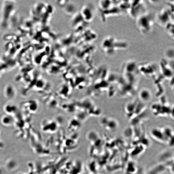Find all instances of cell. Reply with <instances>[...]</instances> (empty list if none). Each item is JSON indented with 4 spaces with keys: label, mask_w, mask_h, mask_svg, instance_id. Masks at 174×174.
<instances>
[{
    "label": "cell",
    "mask_w": 174,
    "mask_h": 174,
    "mask_svg": "<svg viewBox=\"0 0 174 174\" xmlns=\"http://www.w3.org/2000/svg\"><path fill=\"white\" fill-rule=\"evenodd\" d=\"M136 20V25L138 31L142 34L146 35L152 31L155 23V15L146 11L138 17Z\"/></svg>",
    "instance_id": "2"
},
{
    "label": "cell",
    "mask_w": 174,
    "mask_h": 174,
    "mask_svg": "<svg viewBox=\"0 0 174 174\" xmlns=\"http://www.w3.org/2000/svg\"><path fill=\"white\" fill-rule=\"evenodd\" d=\"M128 42L118 39L114 36L109 35L103 40L101 43L102 50L108 55H114L117 52L128 49Z\"/></svg>",
    "instance_id": "1"
},
{
    "label": "cell",
    "mask_w": 174,
    "mask_h": 174,
    "mask_svg": "<svg viewBox=\"0 0 174 174\" xmlns=\"http://www.w3.org/2000/svg\"><path fill=\"white\" fill-rule=\"evenodd\" d=\"M146 11V6L143 1H130L128 13L133 19L135 20Z\"/></svg>",
    "instance_id": "4"
},
{
    "label": "cell",
    "mask_w": 174,
    "mask_h": 174,
    "mask_svg": "<svg viewBox=\"0 0 174 174\" xmlns=\"http://www.w3.org/2000/svg\"><path fill=\"white\" fill-rule=\"evenodd\" d=\"M167 33L170 36L174 38V22L168 24L165 28Z\"/></svg>",
    "instance_id": "11"
},
{
    "label": "cell",
    "mask_w": 174,
    "mask_h": 174,
    "mask_svg": "<svg viewBox=\"0 0 174 174\" xmlns=\"http://www.w3.org/2000/svg\"><path fill=\"white\" fill-rule=\"evenodd\" d=\"M102 124L109 130H115L118 127V124L116 120L111 117H105L102 120Z\"/></svg>",
    "instance_id": "7"
},
{
    "label": "cell",
    "mask_w": 174,
    "mask_h": 174,
    "mask_svg": "<svg viewBox=\"0 0 174 174\" xmlns=\"http://www.w3.org/2000/svg\"><path fill=\"white\" fill-rule=\"evenodd\" d=\"M169 2L167 7L161 9L155 15V22L159 26L165 28L174 22V3Z\"/></svg>",
    "instance_id": "3"
},
{
    "label": "cell",
    "mask_w": 174,
    "mask_h": 174,
    "mask_svg": "<svg viewBox=\"0 0 174 174\" xmlns=\"http://www.w3.org/2000/svg\"><path fill=\"white\" fill-rule=\"evenodd\" d=\"M0 174H2V171L1 169H0Z\"/></svg>",
    "instance_id": "13"
},
{
    "label": "cell",
    "mask_w": 174,
    "mask_h": 174,
    "mask_svg": "<svg viewBox=\"0 0 174 174\" xmlns=\"http://www.w3.org/2000/svg\"><path fill=\"white\" fill-rule=\"evenodd\" d=\"M151 134L156 140L163 142H167L163 128L153 129L151 131Z\"/></svg>",
    "instance_id": "9"
},
{
    "label": "cell",
    "mask_w": 174,
    "mask_h": 174,
    "mask_svg": "<svg viewBox=\"0 0 174 174\" xmlns=\"http://www.w3.org/2000/svg\"><path fill=\"white\" fill-rule=\"evenodd\" d=\"M161 73L166 78H173V70L165 59H162L160 64Z\"/></svg>",
    "instance_id": "6"
},
{
    "label": "cell",
    "mask_w": 174,
    "mask_h": 174,
    "mask_svg": "<svg viewBox=\"0 0 174 174\" xmlns=\"http://www.w3.org/2000/svg\"><path fill=\"white\" fill-rule=\"evenodd\" d=\"M152 94L150 91L147 89H143L139 93V97L143 102H147L152 98Z\"/></svg>",
    "instance_id": "10"
},
{
    "label": "cell",
    "mask_w": 174,
    "mask_h": 174,
    "mask_svg": "<svg viewBox=\"0 0 174 174\" xmlns=\"http://www.w3.org/2000/svg\"><path fill=\"white\" fill-rule=\"evenodd\" d=\"M80 15L83 19L87 22H91L93 19L92 10L87 6H85L81 9Z\"/></svg>",
    "instance_id": "8"
},
{
    "label": "cell",
    "mask_w": 174,
    "mask_h": 174,
    "mask_svg": "<svg viewBox=\"0 0 174 174\" xmlns=\"http://www.w3.org/2000/svg\"><path fill=\"white\" fill-rule=\"evenodd\" d=\"M138 68L139 72L146 76L154 75L157 70L155 65L149 63L139 65Z\"/></svg>",
    "instance_id": "5"
},
{
    "label": "cell",
    "mask_w": 174,
    "mask_h": 174,
    "mask_svg": "<svg viewBox=\"0 0 174 174\" xmlns=\"http://www.w3.org/2000/svg\"><path fill=\"white\" fill-rule=\"evenodd\" d=\"M173 49H171L167 50L165 53L166 59L171 61L172 60L173 61Z\"/></svg>",
    "instance_id": "12"
}]
</instances>
